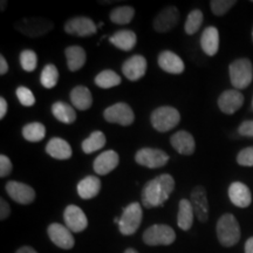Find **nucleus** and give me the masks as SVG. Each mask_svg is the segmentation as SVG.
I'll return each mask as SVG.
<instances>
[{"mask_svg": "<svg viewBox=\"0 0 253 253\" xmlns=\"http://www.w3.org/2000/svg\"><path fill=\"white\" fill-rule=\"evenodd\" d=\"M6 5H7V1H4V0H2L1 6H0V9H1V11H4V9L6 8Z\"/></svg>", "mask_w": 253, "mask_h": 253, "instance_id": "nucleus-48", "label": "nucleus"}, {"mask_svg": "<svg viewBox=\"0 0 253 253\" xmlns=\"http://www.w3.org/2000/svg\"><path fill=\"white\" fill-rule=\"evenodd\" d=\"M238 132L242 136H248V137H253V120H248L244 121L239 126Z\"/></svg>", "mask_w": 253, "mask_h": 253, "instance_id": "nucleus-41", "label": "nucleus"}, {"mask_svg": "<svg viewBox=\"0 0 253 253\" xmlns=\"http://www.w3.org/2000/svg\"><path fill=\"white\" fill-rule=\"evenodd\" d=\"M5 189L9 197L14 202H17L18 204L28 205L33 203L34 199H36V191L26 183L9 181L6 183Z\"/></svg>", "mask_w": 253, "mask_h": 253, "instance_id": "nucleus-11", "label": "nucleus"}, {"mask_svg": "<svg viewBox=\"0 0 253 253\" xmlns=\"http://www.w3.org/2000/svg\"><path fill=\"white\" fill-rule=\"evenodd\" d=\"M47 233L53 244H55L58 248L62 250H71L74 248L75 239L72 235V231L67 226L59 223H53L47 229Z\"/></svg>", "mask_w": 253, "mask_h": 253, "instance_id": "nucleus-13", "label": "nucleus"}, {"mask_svg": "<svg viewBox=\"0 0 253 253\" xmlns=\"http://www.w3.org/2000/svg\"><path fill=\"white\" fill-rule=\"evenodd\" d=\"M103 26V23H99V26H97V28H101Z\"/></svg>", "mask_w": 253, "mask_h": 253, "instance_id": "nucleus-49", "label": "nucleus"}, {"mask_svg": "<svg viewBox=\"0 0 253 253\" xmlns=\"http://www.w3.org/2000/svg\"><path fill=\"white\" fill-rule=\"evenodd\" d=\"M230 80L236 89H245L253 79V66L249 59L235 60L229 66Z\"/></svg>", "mask_w": 253, "mask_h": 253, "instance_id": "nucleus-5", "label": "nucleus"}, {"mask_svg": "<svg viewBox=\"0 0 253 253\" xmlns=\"http://www.w3.org/2000/svg\"><path fill=\"white\" fill-rule=\"evenodd\" d=\"M103 118L109 123H118L120 126H130L135 120L131 107L125 102H118L104 109Z\"/></svg>", "mask_w": 253, "mask_h": 253, "instance_id": "nucleus-9", "label": "nucleus"}, {"mask_svg": "<svg viewBox=\"0 0 253 253\" xmlns=\"http://www.w3.org/2000/svg\"><path fill=\"white\" fill-rule=\"evenodd\" d=\"M11 213V207L4 198L0 199V219L5 220Z\"/></svg>", "mask_w": 253, "mask_h": 253, "instance_id": "nucleus-42", "label": "nucleus"}, {"mask_svg": "<svg viewBox=\"0 0 253 253\" xmlns=\"http://www.w3.org/2000/svg\"><path fill=\"white\" fill-rule=\"evenodd\" d=\"M237 4L236 0H212L210 2V8L217 17L225 15L231 8Z\"/></svg>", "mask_w": 253, "mask_h": 253, "instance_id": "nucleus-37", "label": "nucleus"}, {"mask_svg": "<svg viewBox=\"0 0 253 253\" xmlns=\"http://www.w3.org/2000/svg\"><path fill=\"white\" fill-rule=\"evenodd\" d=\"M147 67V59L143 55L136 54L123 62L122 73L129 81H138L145 75Z\"/></svg>", "mask_w": 253, "mask_h": 253, "instance_id": "nucleus-14", "label": "nucleus"}, {"mask_svg": "<svg viewBox=\"0 0 253 253\" xmlns=\"http://www.w3.org/2000/svg\"><path fill=\"white\" fill-rule=\"evenodd\" d=\"M170 143L177 153L184 156H190L195 153L196 142L194 136L185 130L175 132L170 138Z\"/></svg>", "mask_w": 253, "mask_h": 253, "instance_id": "nucleus-21", "label": "nucleus"}, {"mask_svg": "<svg viewBox=\"0 0 253 253\" xmlns=\"http://www.w3.org/2000/svg\"><path fill=\"white\" fill-rule=\"evenodd\" d=\"M69 97H71L73 107L79 110L89 109L93 104V96H91L90 90L84 86H77L73 88Z\"/></svg>", "mask_w": 253, "mask_h": 253, "instance_id": "nucleus-26", "label": "nucleus"}, {"mask_svg": "<svg viewBox=\"0 0 253 253\" xmlns=\"http://www.w3.org/2000/svg\"><path fill=\"white\" fill-rule=\"evenodd\" d=\"M12 169H13V166H12L11 160L6 155H1L0 156V177L4 178L8 176L12 172Z\"/></svg>", "mask_w": 253, "mask_h": 253, "instance_id": "nucleus-40", "label": "nucleus"}, {"mask_svg": "<svg viewBox=\"0 0 253 253\" xmlns=\"http://www.w3.org/2000/svg\"><path fill=\"white\" fill-rule=\"evenodd\" d=\"M229 198L231 203L238 208H248L252 203L251 190L249 186L242 182H233L229 186Z\"/></svg>", "mask_w": 253, "mask_h": 253, "instance_id": "nucleus-20", "label": "nucleus"}, {"mask_svg": "<svg viewBox=\"0 0 253 253\" xmlns=\"http://www.w3.org/2000/svg\"><path fill=\"white\" fill-rule=\"evenodd\" d=\"M176 240V233L172 227L166 224H155L148 227L143 233L144 244L149 246L170 245Z\"/></svg>", "mask_w": 253, "mask_h": 253, "instance_id": "nucleus-7", "label": "nucleus"}, {"mask_svg": "<svg viewBox=\"0 0 253 253\" xmlns=\"http://www.w3.org/2000/svg\"><path fill=\"white\" fill-rule=\"evenodd\" d=\"M190 202H191L197 219L201 223H207L209 219V201L204 186L197 185L192 189L190 194Z\"/></svg>", "mask_w": 253, "mask_h": 253, "instance_id": "nucleus-15", "label": "nucleus"}, {"mask_svg": "<svg viewBox=\"0 0 253 253\" xmlns=\"http://www.w3.org/2000/svg\"><path fill=\"white\" fill-rule=\"evenodd\" d=\"M20 66L25 72H33L36 71L38 65V56L36 52L32 49H24L20 53Z\"/></svg>", "mask_w": 253, "mask_h": 253, "instance_id": "nucleus-36", "label": "nucleus"}, {"mask_svg": "<svg viewBox=\"0 0 253 253\" xmlns=\"http://www.w3.org/2000/svg\"><path fill=\"white\" fill-rule=\"evenodd\" d=\"M66 59H67V66L71 72H77L84 67L86 63L87 55L86 50L80 46H69L65 50Z\"/></svg>", "mask_w": 253, "mask_h": 253, "instance_id": "nucleus-28", "label": "nucleus"}, {"mask_svg": "<svg viewBox=\"0 0 253 253\" xmlns=\"http://www.w3.org/2000/svg\"><path fill=\"white\" fill-rule=\"evenodd\" d=\"M142 218H143V211H142L141 204L137 202H132L123 209L119 223L120 232L125 236L134 235L141 225Z\"/></svg>", "mask_w": 253, "mask_h": 253, "instance_id": "nucleus-6", "label": "nucleus"}, {"mask_svg": "<svg viewBox=\"0 0 253 253\" xmlns=\"http://www.w3.org/2000/svg\"><path fill=\"white\" fill-rule=\"evenodd\" d=\"M201 47L209 56L217 54L219 49V32L216 27L209 26L203 31L201 37Z\"/></svg>", "mask_w": 253, "mask_h": 253, "instance_id": "nucleus-22", "label": "nucleus"}, {"mask_svg": "<svg viewBox=\"0 0 253 253\" xmlns=\"http://www.w3.org/2000/svg\"><path fill=\"white\" fill-rule=\"evenodd\" d=\"M63 30L69 36L75 37H90L96 34V24L87 17H74L66 21Z\"/></svg>", "mask_w": 253, "mask_h": 253, "instance_id": "nucleus-10", "label": "nucleus"}, {"mask_svg": "<svg viewBox=\"0 0 253 253\" xmlns=\"http://www.w3.org/2000/svg\"><path fill=\"white\" fill-rule=\"evenodd\" d=\"M175 190V179L169 173H163L155 177L142 189V205L147 209H153L162 205L168 201Z\"/></svg>", "mask_w": 253, "mask_h": 253, "instance_id": "nucleus-1", "label": "nucleus"}, {"mask_svg": "<svg viewBox=\"0 0 253 253\" xmlns=\"http://www.w3.org/2000/svg\"><path fill=\"white\" fill-rule=\"evenodd\" d=\"M15 253H38V252L33 248H31V246H23V248L18 249Z\"/></svg>", "mask_w": 253, "mask_h": 253, "instance_id": "nucleus-46", "label": "nucleus"}, {"mask_svg": "<svg viewBox=\"0 0 253 253\" xmlns=\"http://www.w3.org/2000/svg\"><path fill=\"white\" fill-rule=\"evenodd\" d=\"M120 163V156L116 151L114 150H107L104 153L100 154L99 156L95 158L93 168L94 171L97 175L104 176L108 175L109 172H112L114 169H116Z\"/></svg>", "mask_w": 253, "mask_h": 253, "instance_id": "nucleus-18", "label": "nucleus"}, {"mask_svg": "<svg viewBox=\"0 0 253 253\" xmlns=\"http://www.w3.org/2000/svg\"><path fill=\"white\" fill-rule=\"evenodd\" d=\"M59 81V71L53 63H48L42 68L40 74V84L46 89H52Z\"/></svg>", "mask_w": 253, "mask_h": 253, "instance_id": "nucleus-34", "label": "nucleus"}, {"mask_svg": "<svg viewBox=\"0 0 253 253\" xmlns=\"http://www.w3.org/2000/svg\"><path fill=\"white\" fill-rule=\"evenodd\" d=\"M245 253H253V237L249 238L245 243Z\"/></svg>", "mask_w": 253, "mask_h": 253, "instance_id": "nucleus-45", "label": "nucleus"}, {"mask_svg": "<svg viewBox=\"0 0 253 253\" xmlns=\"http://www.w3.org/2000/svg\"><path fill=\"white\" fill-rule=\"evenodd\" d=\"M252 2H253V1H252Z\"/></svg>", "mask_w": 253, "mask_h": 253, "instance_id": "nucleus-52", "label": "nucleus"}, {"mask_svg": "<svg viewBox=\"0 0 253 253\" xmlns=\"http://www.w3.org/2000/svg\"><path fill=\"white\" fill-rule=\"evenodd\" d=\"M195 211L189 199H181L177 213V225L183 231H189L194 224Z\"/></svg>", "mask_w": 253, "mask_h": 253, "instance_id": "nucleus-27", "label": "nucleus"}, {"mask_svg": "<svg viewBox=\"0 0 253 253\" xmlns=\"http://www.w3.org/2000/svg\"><path fill=\"white\" fill-rule=\"evenodd\" d=\"M101 181L96 176H87L78 183V195L82 199H91L100 194Z\"/></svg>", "mask_w": 253, "mask_h": 253, "instance_id": "nucleus-25", "label": "nucleus"}, {"mask_svg": "<svg viewBox=\"0 0 253 253\" xmlns=\"http://www.w3.org/2000/svg\"><path fill=\"white\" fill-rule=\"evenodd\" d=\"M23 136L25 140L30 142H40L45 138L46 128L42 123L40 122H32L23 126Z\"/></svg>", "mask_w": 253, "mask_h": 253, "instance_id": "nucleus-32", "label": "nucleus"}, {"mask_svg": "<svg viewBox=\"0 0 253 253\" xmlns=\"http://www.w3.org/2000/svg\"><path fill=\"white\" fill-rule=\"evenodd\" d=\"M252 39H253V30H252Z\"/></svg>", "mask_w": 253, "mask_h": 253, "instance_id": "nucleus-50", "label": "nucleus"}, {"mask_svg": "<svg viewBox=\"0 0 253 253\" xmlns=\"http://www.w3.org/2000/svg\"><path fill=\"white\" fill-rule=\"evenodd\" d=\"M203 19L204 15L201 9H194V11L190 12L184 25L185 33L188 36H194L195 33H197L199 28L202 27V24H203Z\"/></svg>", "mask_w": 253, "mask_h": 253, "instance_id": "nucleus-35", "label": "nucleus"}, {"mask_svg": "<svg viewBox=\"0 0 253 253\" xmlns=\"http://www.w3.org/2000/svg\"><path fill=\"white\" fill-rule=\"evenodd\" d=\"M237 163L242 167H253V147L240 150L237 155Z\"/></svg>", "mask_w": 253, "mask_h": 253, "instance_id": "nucleus-39", "label": "nucleus"}, {"mask_svg": "<svg viewBox=\"0 0 253 253\" xmlns=\"http://www.w3.org/2000/svg\"><path fill=\"white\" fill-rule=\"evenodd\" d=\"M46 153L55 160H68L72 157L73 150L67 141L60 137H53L46 145Z\"/></svg>", "mask_w": 253, "mask_h": 253, "instance_id": "nucleus-23", "label": "nucleus"}, {"mask_svg": "<svg viewBox=\"0 0 253 253\" xmlns=\"http://www.w3.org/2000/svg\"><path fill=\"white\" fill-rule=\"evenodd\" d=\"M121 77L112 69H104L95 78V84L102 89H110L121 84Z\"/></svg>", "mask_w": 253, "mask_h": 253, "instance_id": "nucleus-31", "label": "nucleus"}, {"mask_svg": "<svg viewBox=\"0 0 253 253\" xmlns=\"http://www.w3.org/2000/svg\"><path fill=\"white\" fill-rule=\"evenodd\" d=\"M106 142L107 138L102 131H93L86 140H84V142H82V151L84 154H93L95 151L102 149L104 145H106Z\"/></svg>", "mask_w": 253, "mask_h": 253, "instance_id": "nucleus-30", "label": "nucleus"}, {"mask_svg": "<svg viewBox=\"0 0 253 253\" xmlns=\"http://www.w3.org/2000/svg\"><path fill=\"white\" fill-rule=\"evenodd\" d=\"M169 160V155L166 151L156 148H142L135 154L136 163L150 169H158L167 166Z\"/></svg>", "mask_w": 253, "mask_h": 253, "instance_id": "nucleus-8", "label": "nucleus"}, {"mask_svg": "<svg viewBox=\"0 0 253 253\" xmlns=\"http://www.w3.org/2000/svg\"><path fill=\"white\" fill-rule=\"evenodd\" d=\"M6 113H7V102L4 97H0V120L5 118Z\"/></svg>", "mask_w": 253, "mask_h": 253, "instance_id": "nucleus-43", "label": "nucleus"}, {"mask_svg": "<svg viewBox=\"0 0 253 253\" xmlns=\"http://www.w3.org/2000/svg\"><path fill=\"white\" fill-rule=\"evenodd\" d=\"M179 21V11L176 6H168L154 19L153 27L157 33H167L177 26Z\"/></svg>", "mask_w": 253, "mask_h": 253, "instance_id": "nucleus-12", "label": "nucleus"}, {"mask_svg": "<svg viewBox=\"0 0 253 253\" xmlns=\"http://www.w3.org/2000/svg\"><path fill=\"white\" fill-rule=\"evenodd\" d=\"M252 109H253V100H252Z\"/></svg>", "mask_w": 253, "mask_h": 253, "instance_id": "nucleus-51", "label": "nucleus"}, {"mask_svg": "<svg viewBox=\"0 0 253 253\" xmlns=\"http://www.w3.org/2000/svg\"><path fill=\"white\" fill-rule=\"evenodd\" d=\"M123 253H138L137 251H136V250L135 249H131V248H129V249H126V251L125 252H123Z\"/></svg>", "mask_w": 253, "mask_h": 253, "instance_id": "nucleus-47", "label": "nucleus"}, {"mask_svg": "<svg viewBox=\"0 0 253 253\" xmlns=\"http://www.w3.org/2000/svg\"><path fill=\"white\" fill-rule=\"evenodd\" d=\"M15 30L27 38H40L46 36L54 28V23L46 18L31 17L24 18L14 24Z\"/></svg>", "mask_w": 253, "mask_h": 253, "instance_id": "nucleus-3", "label": "nucleus"}, {"mask_svg": "<svg viewBox=\"0 0 253 253\" xmlns=\"http://www.w3.org/2000/svg\"><path fill=\"white\" fill-rule=\"evenodd\" d=\"M63 220L72 232H82L87 229L88 219L86 213L77 205H68L63 211Z\"/></svg>", "mask_w": 253, "mask_h": 253, "instance_id": "nucleus-16", "label": "nucleus"}, {"mask_svg": "<svg viewBox=\"0 0 253 253\" xmlns=\"http://www.w3.org/2000/svg\"><path fill=\"white\" fill-rule=\"evenodd\" d=\"M217 238L225 248L235 246L240 239V226L236 217L231 213L223 214L217 221Z\"/></svg>", "mask_w": 253, "mask_h": 253, "instance_id": "nucleus-2", "label": "nucleus"}, {"mask_svg": "<svg viewBox=\"0 0 253 253\" xmlns=\"http://www.w3.org/2000/svg\"><path fill=\"white\" fill-rule=\"evenodd\" d=\"M19 102L23 104L24 107H32L36 104V96L32 93V90L27 87H18L15 90Z\"/></svg>", "mask_w": 253, "mask_h": 253, "instance_id": "nucleus-38", "label": "nucleus"}, {"mask_svg": "<svg viewBox=\"0 0 253 253\" xmlns=\"http://www.w3.org/2000/svg\"><path fill=\"white\" fill-rule=\"evenodd\" d=\"M109 41L119 49L129 52V50L134 49L136 43H137V37H136V33L130 30H121L115 32L109 38Z\"/></svg>", "mask_w": 253, "mask_h": 253, "instance_id": "nucleus-24", "label": "nucleus"}, {"mask_svg": "<svg viewBox=\"0 0 253 253\" xmlns=\"http://www.w3.org/2000/svg\"><path fill=\"white\" fill-rule=\"evenodd\" d=\"M157 62L162 71L170 74H182L185 69L183 60L171 50H163L158 54Z\"/></svg>", "mask_w": 253, "mask_h": 253, "instance_id": "nucleus-19", "label": "nucleus"}, {"mask_svg": "<svg viewBox=\"0 0 253 253\" xmlns=\"http://www.w3.org/2000/svg\"><path fill=\"white\" fill-rule=\"evenodd\" d=\"M181 121V114L178 110L170 106L158 107L151 113V126L160 132H167L178 125Z\"/></svg>", "mask_w": 253, "mask_h": 253, "instance_id": "nucleus-4", "label": "nucleus"}, {"mask_svg": "<svg viewBox=\"0 0 253 253\" xmlns=\"http://www.w3.org/2000/svg\"><path fill=\"white\" fill-rule=\"evenodd\" d=\"M52 114L58 121L65 123V125H72L77 120V112L71 104L56 101L52 104Z\"/></svg>", "mask_w": 253, "mask_h": 253, "instance_id": "nucleus-29", "label": "nucleus"}, {"mask_svg": "<svg viewBox=\"0 0 253 253\" xmlns=\"http://www.w3.org/2000/svg\"><path fill=\"white\" fill-rule=\"evenodd\" d=\"M8 72V65L4 55H0V75H5Z\"/></svg>", "mask_w": 253, "mask_h": 253, "instance_id": "nucleus-44", "label": "nucleus"}, {"mask_svg": "<svg viewBox=\"0 0 253 253\" xmlns=\"http://www.w3.org/2000/svg\"><path fill=\"white\" fill-rule=\"evenodd\" d=\"M244 104V95L237 89L223 91L218 97V107L220 112L227 115H232L242 108Z\"/></svg>", "mask_w": 253, "mask_h": 253, "instance_id": "nucleus-17", "label": "nucleus"}, {"mask_svg": "<svg viewBox=\"0 0 253 253\" xmlns=\"http://www.w3.org/2000/svg\"><path fill=\"white\" fill-rule=\"evenodd\" d=\"M135 9L131 6H119L110 12V21L118 25H126L134 19Z\"/></svg>", "mask_w": 253, "mask_h": 253, "instance_id": "nucleus-33", "label": "nucleus"}]
</instances>
